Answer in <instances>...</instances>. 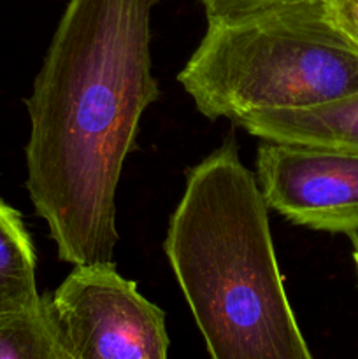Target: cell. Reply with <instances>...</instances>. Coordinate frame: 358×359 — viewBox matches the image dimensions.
I'll list each match as a JSON object with an SVG mask.
<instances>
[{
  "label": "cell",
  "instance_id": "3",
  "mask_svg": "<svg viewBox=\"0 0 358 359\" xmlns=\"http://www.w3.org/2000/svg\"><path fill=\"white\" fill-rule=\"evenodd\" d=\"M178 81L200 114L234 123L358 93V49L333 23L326 0H295L207 18Z\"/></svg>",
  "mask_w": 358,
  "mask_h": 359
},
{
  "label": "cell",
  "instance_id": "8",
  "mask_svg": "<svg viewBox=\"0 0 358 359\" xmlns=\"http://www.w3.org/2000/svg\"><path fill=\"white\" fill-rule=\"evenodd\" d=\"M0 359H76L56 335L46 297L37 307L0 323Z\"/></svg>",
  "mask_w": 358,
  "mask_h": 359
},
{
  "label": "cell",
  "instance_id": "11",
  "mask_svg": "<svg viewBox=\"0 0 358 359\" xmlns=\"http://www.w3.org/2000/svg\"><path fill=\"white\" fill-rule=\"evenodd\" d=\"M353 259H354V265H357V272H358V251H354Z\"/></svg>",
  "mask_w": 358,
  "mask_h": 359
},
{
  "label": "cell",
  "instance_id": "2",
  "mask_svg": "<svg viewBox=\"0 0 358 359\" xmlns=\"http://www.w3.org/2000/svg\"><path fill=\"white\" fill-rule=\"evenodd\" d=\"M267 212L234 139L186 172L164 249L211 359H314L284 291Z\"/></svg>",
  "mask_w": 358,
  "mask_h": 359
},
{
  "label": "cell",
  "instance_id": "9",
  "mask_svg": "<svg viewBox=\"0 0 358 359\" xmlns=\"http://www.w3.org/2000/svg\"><path fill=\"white\" fill-rule=\"evenodd\" d=\"M288 2H295V0H200L207 18L237 16V14L255 13V11Z\"/></svg>",
  "mask_w": 358,
  "mask_h": 359
},
{
  "label": "cell",
  "instance_id": "7",
  "mask_svg": "<svg viewBox=\"0 0 358 359\" xmlns=\"http://www.w3.org/2000/svg\"><path fill=\"white\" fill-rule=\"evenodd\" d=\"M37 258L21 214L0 200V323L37 307Z\"/></svg>",
  "mask_w": 358,
  "mask_h": 359
},
{
  "label": "cell",
  "instance_id": "6",
  "mask_svg": "<svg viewBox=\"0 0 358 359\" xmlns=\"http://www.w3.org/2000/svg\"><path fill=\"white\" fill-rule=\"evenodd\" d=\"M234 125L269 142L358 153V93L307 109L251 112Z\"/></svg>",
  "mask_w": 358,
  "mask_h": 359
},
{
  "label": "cell",
  "instance_id": "10",
  "mask_svg": "<svg viewBox=\"0 0 358 359\" xmlns=\"http://www.w3.org/2000/svg\"><path fill=\"white\" fill-rule=\"evenodd\" d=\"M326 6L337 28L358 49V0H326Z\"/></svg>",
  "mask_w": 358,
  "mask_h": 359
},
{
  "label": "cell",
  "instance_id": "1",
  "mask_svg": "<svg viewBox=\"0 0 358 359\" xmlns=\"http://www.w3.org/2000/svg\"><path fill=\"white\" fill-rule=\"evenodd\" d=\"M157 2L69 0L27 98L28 195L72 266L112 263L123 163L160 97L151 62Z\"/></svg>",
  "mask_w": 358,
  "mask_h": 359
},
{
  "label": "cell",
  "instance_id": "4",
  "mask_svg": "<svg viewBox=\"0 0 358 359\" xmlns=\"http://www.w3.org/2000/svg\"><path fill=\"white\" fill-rule=\"evenodd\" d=\"M46 297L60 342L76 359H168L165 314L114 263L74 266Z\"/></svg>",
  "mask_w": 358,
  "mask_h": 359
},
{
  "label": "cell",
  "instance_id": "5",
  "mask_svg": "<svg viewBox=\"0 0 358 359\" xmlns=\"http://www.w3.org/2000/svg\"><path fill=\"white\" fill-rule=\"evenodd\" d=\"M256 182L267 207L290 223L358 233V153L262 140Z\"/></svg>",
  "mask_w": 358,
  "mask_h": 359
}]
</instances>
